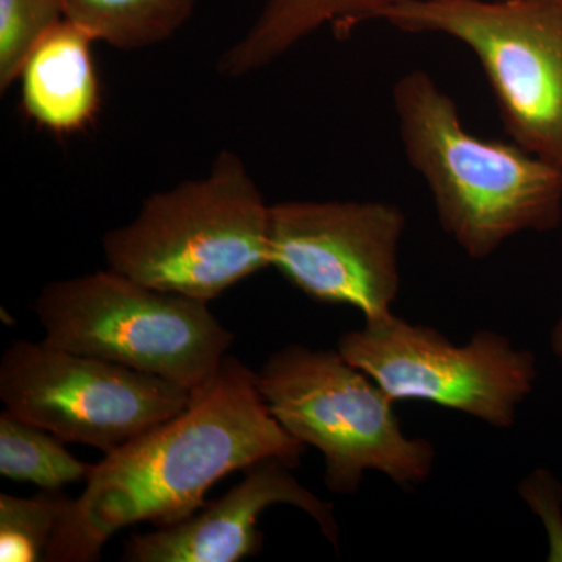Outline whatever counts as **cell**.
Segmentation results:
<instances>
[{
    "instance_id": "cell-12",
    "label": "cell",
    "mask_w": 562,
    "mask_h": 562,
    "mask_svg": "<svg viewBox=\"0 0 562 562\" xmlns=\"http://www.w3.org/2000/svg\"><path fill=\"white\" fill-rule=\"evenodd\" d=\"M406 2L416 0H266L246 35L222 55L221 74L238 79L258 72L324 29L347 40L360 25Z\"/></svg>"
},
{
    "instance_id": "cell-8",
    "label": "cell",
    "mask_w": 562,
    "mask_h": 562,
    "mask_svg": "<svg viewBox=\"0 0 562 562\" xmlns=\"http://www.w3.org/2000/svg\"><path fill=\"white\" fill-rule=\"evenodd\" d=\"M191 398L180 384L44 339L14 341L0 361L7 412L105 454L177 416Z\"/></svg>"
},
{
    "instance_id": "cell-1",
    "label": "cell",
    "mask_w": 562,
    "mask_h": 562,
    "mask_svg": "<svg viewBox=\"0 0 562 562\" xmlns=\"http://www.w3.org/2000/svg\"><path fill=\"white\" fill-rule=\"evenodd\" d=\"M305 446L269 412L257 372L227 357L183 412L98 464L55 531L46 562H92L122 528L166 527L205 505L224 476L279 458L297 465Z\"/></svg>"
},
{
    "instance_id": "cell-17",
    "label": "cell",
    "mask_w": 562,
    "mask_h": 562,
    "mask_svg": "<svg viewBox=\"0 0 562 562\" xmlns=\"http://www.w3.org/2000/svg\"><path fill=\"white\" fill-rule=\"evenodd\" d=\"M520 497L542 520L549 539V558L562 562V484L547 469H538L519 484Z\"/></svg>"
},
{
    "instance_id": "cell-14",
    "label": "cell",
    "mask_w": 562,
    "mask_h": 562,
    "mask_svg": "<svg viewBox=\"0 0 562 562\" xmlns=\"http://www.w3.org/2000/svg\"><path fill=\"white\" fill-rule=\"evenodd\" d=\"M92 464L77 460L57 436L20 419L0 414V475L18 483H31L43 491L87 482Z\"/></svg>"
},
{
    "instance_id": "cell-5",
    "label": "cell",
    "mask_w": 562,
    "mask_h": 562,
    "mask_svg": "<svg viewBox=\"0 0 562 562\" xmlns=\"http://www.w3.org/2000/svg\"><path fill=\"white\" fill-rule=\"evenodd\" d=\"M33 310L50 346L192 392L216 375L235 341L209 303L155 290L110 268L50 281Z\"/></svg>"
},
{
    "instance_id": "cell-18",
    "label": "cell",
    "mask_w": 562,
    "mask_h": 562,
    "mask_svg": "<svg viewBox=\"0 0 562 562\" xmlns=\"http://www.w3.org/2000/svg\"><path fill=\"white\" fill-rule=\"evenodd\" d=\"M550 347H552L554 357L562 360V314L554 322L552 331H550Z\"/></svg>"
},
{
    "instance_id": "cell-2",
    "label": "cell",
    "mask_w": 562,
    "mask_h": 562,
    "mask_svg": "<svg viewBox=\"0 0 562 562\" xmlns=\"http://www.w3.org/2000/svg\"><path fill=\"white\" fill-rule=\"evenodd\" d=\"M403 155L430 192L442 231L473 260L562 222V168L514 140L473 135L458 103L424 69L391 91Z\"/></svg>"
},
{
    "instance_id": "cell-15",
    "label": "cell",
    "mask_w": 562,
    "mask_h": 562,
    "mask_svg": "<svg viewBox=\"0 0 562 562\" xmlns=\"http://www.w3.org/2000/svg\"><path fill=\"white\" fill-rule=\"evenodd\" d=\"M70 502L60 491H44L32 498L0 494V561H46Z\"/></svg>"
},
{
    "instance_id": "cell-4",
    "label": "cell",
    "mask_w": 562,
    "mask_h": 562,
    "mask_svg": "<svg viewBox=\"0 0 562 562\" xmlns=\"http://www.w3.org/2000/svg\"><path fill=\"white\" fill-rule=\"evenodd\" d=\"M257 386L281 427L319 450L325 486L335 494H357L369 471L402 487L431 475L432 442L406 436L395 402L338 349L281 347L257 372Z\"/></svg>"
},
{
    "instance_id": "cell-11",
    "label": "cell",
    "mask_w": 562,
    "mask_h": 562,
    "mask_svg": "<svg viewBox=\"0 0 562 562\" xmlns=\"http://www.w3.org/2000/svg\"><path fill=\"white\" fill-rule=\"evenodd\" d=\"M94 44L90 33L65 18L41 36L18 77L24 117L52 135L90 131L102 110Z\"/></svg>"
},
{
    "instance_id": "cell-9",
    "label": "cell",
    "mask_w": 562,
    "mask_h": 562,
    "mask_svg": "<svg viewBox=\"0 0 562 562\" xmlns=\"http://www.w3.org/2000/svg\"><path fill=\"white\" fill-rule=\"evenodd\" d=\"M405 227V213L390 202L273 203L271 268L314 301L380 319L401 291Z\"/></svg>"
},
{
    "instance_id": "cell-13",
    "label": "cell",
    "mask_w": 562,
    "mask_h": 562,
    "mask_svg": "<svg viewBox=\"0 0 562 562\" xmlns=\"http://www.w3.org/2000/svg\"><path fill=\"white\" fill-rule=\"evenodd\" d=\"M63 18L95 43L139 50L169 41L194 13L198 0H57Z\"/></svg>"
},
{
    "instance_id": "cell-10",
    "label": "cell",
    "mask_w": 562,
    "mask_h": 562,
    "mask_svg": "<svg viewBox=\"0 0 562 562\" xmlns=\"http://www.w3.org/2000/svg\"><path fill=\"white\" fill-rule=\"evenodd\" d=\"M291 469L279 458L257 462L247 469L241 483L187 519L132 535L122 561L238 562L257 557L262 549L258 522L261 513L273 505H291L308 514L338 549L339 527L331 503L302 486Z\"/></svg>"
},
{
    "instance_id": "cell-7",
    "label": "cell",
    "mask_w": 562,
    "mask_h": 562,
    "mask_svg": "<svg viewBox=\"0 0 562 562\" xmlns=\"http://www.w3.org/2000/svg\"><path fill=\"white\" fill-rule=\"evenodd\" d=\"M338 351L394 402L424 401L509 428L535 390L538 360L506 336L480 330L465 344L395 316L344 333Z\"/></svg>"
},
{
    "instance_id": "cell-6",
    "label": "cell",
    "mask_w": 562,
    "mask_h": 562,
    "mask_svg": "<svg viewBox=\"0 0 562 562\" xmlns=\"http://www.w3.org/2000/svg\"><path fill=\"white\" fill-rule=\"evenodd\" d=\"M380 21L468 47L508 138L562 168V0H416Z\"/></svg>"
},
{
    "instance_id": "cell-16",
    "label": "cell",
    "mask_w": 562,
    "mask_h": 562,
    "mask_svg": "<svg viewBox=\"0 0 562 562\" xmlns=\"http://www.w3.org/2000/svg\"><path fill=\"white\" fill-rule=\"evenodd\" d=\"M61 20L57 0H0V91L16 83L35 44Z\"/></svg>"
},
{
    "instance_id": "cell-3",
    "label": "cell",
    "mask_w": 562,
    "mask_h": 562,
    "mask_svg": "<svg viewBox=\"0 0 562 562\" xmlns=\"http://www.w3.org/2000/svg\"><path fill=\"white\" fill-rule=\"evenodd\" d=\"M102 250L128 279L209 303L271 268V205L243 158L222 150L205 176L147 198Z\"/></svg>"
}]
</instances>
